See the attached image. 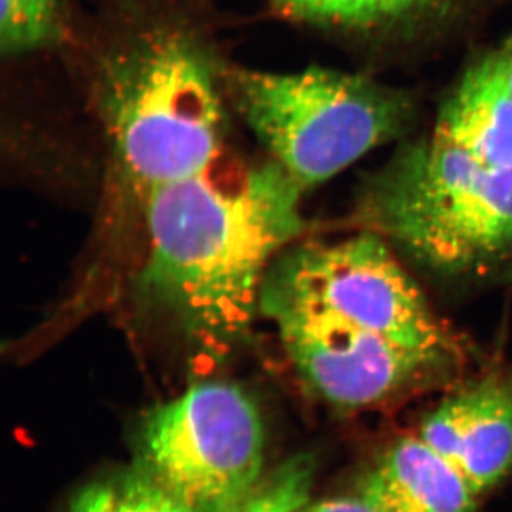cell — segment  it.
Segmentation results:
<instances>
[{
	"label": "cell",
	"mask_w": 512,
	"mask_h": 512,
	"mask_svg": "<svg viewBox=\"0 0 512 512\" xmlns=\"http://www.w3.org/2000/svg\"><path fill=\"white\" fill-rule=\"evenodd\" d=\"M217 164L147 195L143 272L148 296L212 360L247 338L269 269L302 232L305 191L275 161L239 171Z\"/></svg>",
	"instance_id": "obj_1"
},
{
	"label": "cell",
	"mask_w": 512,
	"mask_h": 512,
	"mask_svg": "<svg viewBox=\"0 0 512 512\" xmlns=\"http://www.w3.org/2000/svg\"><path fill=\"white\" fill-rule=\"evenodd\" d=\"M357 218L443 276L512 265V170H493L433 134L367 178Z\"/></svg>",
	"instance_id": "obj_2"
},
{
	"label": "cell",
	"mask_w": 512,
	"mask_h": 512,
	"mask_svg": "<svg viewBox=\"0 0 512 512\" xmlns=\"http://www.w3.org/2000/svg\"><path fill=\"white\" fill-rule=\"evenodd\" d=\"M103 114L128 183L146 194L220 160L225 111L217 74L200 46L158 33L109 64Z\"/></svg>",
	"instance_id": "obj_3"
},
{
	"label": "cell",
	"mask_w": 512,
	"mask_h": 512,
	"mask_svg": "<svg viewBox=\"0 0 512 512\" xmlns=\"http://www.w3.org/2000/svg\"><path fill=\"white\" fill-rule=\"evenodd\" d=\"M232 90L255 136L303 190L399 137L413 116L406 94L360 74L320 67L237 72Z\"/></svg>",
	"instance_id": "obj_4"
},
{
	"label": "cell",
	"mask_w": 512,
	"mask_h": 512,
	"mask_svg": "<svg viewBox=\"0 0 512 512\" xmlns=\"http://www.w3.org/2000/svg\"><path fill=\"white\" fill-rule=\"evenodd\" d=\"M261 312L274 322L335 320L412 348L461 357L451 330L437 318L392 247L372 231L279 255L266 275Z\"/></svg>",
	"instance_id": "obj_5"
},
{
	"label": "cell",
	"mask_w": 512,
	"mask_h": 512,
	"mask_svg": "<svg viewBox=\"0 0 512 512\" xmlns=\"http://www.w3.org/2000/svg\"><path fill=\"white\" fill-rule=\"evenodd\" d=\"M264 448L254 400L234 384L204 382L144 416L137 467L192 510L222 512L258 483Z\"/></svg>",
	"instance_id": "obj_6"
},
{
	"label": "cell",
	"mask_w": 512,
	"mask_h": 512,
	"mask_svg": "<svg viewBox=\"0 0 512 512\" xmlns=\"http://www.w3.org/2000/svg\"><path fill=\"white\" fill-rule=\"evenodd\" d=\"M274 323L312 392L343 410L386 402L460 360L335 320L282 318Z\"/></svg>",
	"instance_id": "obj_7"
},
{
	"label": "cell",
	"mask_w": 512,
	"mask_h": 512,
	"mask_svg": "<svg viewBox=\"0 0 512 512\" xmlns=\"http://www.w3.org/2000/svg\"><path fill=\"white\" fill-rule=\"evenodd\" d=\"M417 437L433 448L477 495L512 471V380L488 376L447 397Z\"/></svg>",
	"instance_id": "obj_8"
},
{
	"label": "cell",
	"mask_w": 512,
	"mask_h": 512,
	"mask_svg": "<svg viewBox=\"0 0 512 512\" xmlns=\"http://www.w3.org/2000/svg\"><path fill=\"white\" fill-rule=\"evenodd\" d=\"M434 134L484 167L512 170V90L501 50L464 73Z\"/></svg>",
	"instance_id": "obj_9"
},
{
	"label": "cell",
	"mask_w": 512,
	"mask_h": 512,
	"mask_svg": "<svg viewBox=\"0 0 512 512\" xmlns=\"http://www.w3.org/2000/svg\"><path fill=\"white\" fill-rule=\"evenodd\" d=\"M359 497L376 512H477L478 495L416 434L387 448Z\"/></svg>",
	"instance_id": "obj_10"
},
{
	"label": "cell",
	"mask_w": 512,
	"mask_h": 512,
	"mask_svg": "<svg viewBox=\"0 0 512 512\" xmlns=\"http://www.w3.org/2000/svg\"><path fill=\"white\" fill-rule=\"evenodd\" d=\"M292 15L338 28L372 30L419 18L444 0H278Z\"/></svg>",
	"instance_id": "obj_11"
},
{
	"label": "cell",
	"mask_w": 512,
	"mask_h": 512,
	"mask_svg": "<svg viewBox=\"0 0 512 512\" xmlns=\"http://www.w3.org/2000/svg\"><path fill=\"white\" fill-rule=\"evenodd\" d=\"M67 512H197L140 467L100 478L80 490Z\"/></svg>",
	"instance_id": "obj_12"
},
{
	"label": "cell",
	"mask_w": 512,
	"mask_h": 512,
	"mask_svg": "<svg viewBox=\"0 0 512 512\" xmlns=\"http://www.w3.org/2000/svg\"><path fill=\"white\" fill-rule=\"evenodd\" d=\"M315 464L309 456H298L259 478L241 500L222 512H305L313 483Z\"/></svg>",
	"instance_id": "obj_13"
},
{
	"label": "cell",
	"mask_w": 512,
	"mask_h": 512,
	"mask_svg": "<svg viewBox=\"0 0 512 512\" xmlns=\"http://www.w3.org/2000/svg\"><path fill=\"white\" fill-rule=\"evenodd\" d=\"M57 0H2L0 45L10 55L43 45L55 23Z\"/></svg>",
	"instance_id": "obj_14"
},
{
	"label": "cell",
	"mask_w": 512,
	"mask_h": 512,
	"mask_svg": "<svg viewBox=\"0 0 512 512\" xmlns=\"http://www.w3.org/2000/svg\"><path fill=\"white\" fill-rule=\"evenodd\" d=\"M305 512H376L360 497H338L309 504Z\"/></svg>",
	"instance_id": "obj_15"
},
{
	"label": "cell",
	"mask_w": 512,
	"mask_h": 512,
	"mask_svg": "<svg viewBox=\"0 0 512 512\" xmlns=\"http://www.w3.org/2000/svg\"><path fill=\"white\" fill-rule=\"evenodd\" d=\"M501 53H503L505 60V67H507L508 80H510V86L512 90V36L511 39L508 40L507 45H505L504 49H501Z\"/></svg>",
	"instance_id": "obj_16"
}]
</instances>
